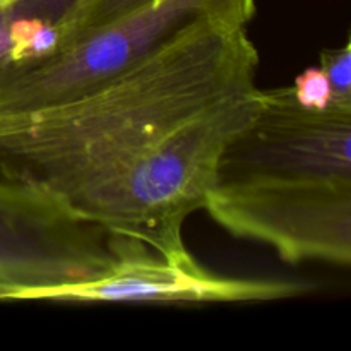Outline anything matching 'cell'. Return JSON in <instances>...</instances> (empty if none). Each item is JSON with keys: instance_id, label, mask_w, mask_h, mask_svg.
<instances>
[{"instance_id": "obj_1", "label": "cell", "mask_w": 351, "mask_h": 351, "mask_svg": "<svg viewBox=\"0 0 351 351\" xmlns=\"http://www.w3.org/2000/svg\"><path fill=\"white\" fill-rule=\"evenodd\" d=\"M247 26L206 17L105 84L0 112V173L163 257L204 208L219 158L263 103Z\"/></svg>"}, {"instance_id": "obj_2", "label": "cell", "mask_w": 351, "mask_h": 351, "mask_svg": "<svg viewBox=\"0 0 351 351\" xmlns=\"http://www.w3.org/2000/svg\"><path fill=\"white\" fill-rule=\"evenodd\" d=\"M237 239L290 264H351V173L295 137H250L219 160L204 208Z\"/></svg>"}, {"instance_id": "obj_3", "label": "cell", "mask_w": 351, "mask_h": 351, "mask_svg": "<svg viewBox=\"0 0 351 351\" xmlns=\"http://www.w3.org/2000/svg\"><path fill=\"white\" fill-rule=\"evenodd\" d=\"M254 14L256 0H147L81 31L58 53L0 79V112L41 108L91 91L199 19L247 26Z\"/></svg>"}, {"instance_id": "obj_4", "label": "cell", "mask_w": 351, "mask_h": 351, "mask_svg": "<svg viewBox=\"0 0 351 351\" xmlns=\"http://www.w3.org/2000/svg\"><path fill=\"white\" fill-rule=\"evenodd\" d=\"M132 247L45 189L0 178V300L105 276Z\"/></svg>"}, {"instance_id": "obj_5", "label": "cell", "mask_w": 351, "mask_h": 351, "mask_svg": "<svg viewBox=\"0 0 351 351\" xmlns=\"http://www.w3.org/2000/svg\"><path fill=\"white\" fill-rule=\"evenodd\" d=\"M308 281L232 278L204 269L187 252L163 257L141 245L105 276L84 283L24 291L17 300L72 304H250L295 298Z\"/></svg>"}, {"instance_id": "obj_6", "label": "cell", "mask_w": 351, "mask_h": 351, "mask_svg": "<svg viewBox=\"0 0 351 351\" xmlns=\"http://www.w3.org/2000/svg\"><path fill=\"white\" fill-rule=\"evenodd\" d=\"M321 71L331 89V105L351 110V43L350 38L338 48L321 51Z\"/></svg>"}, {"instance_id": "obj_7", "label": "cell", "mask_w": 351, "mask_h": 351, "mask_svg": "<svg viewBox=\"0 0 351 351\" xmlns=\"http://www.w3.org/2000/svg\"><path fill=\"white\" fill-rule=\"evenodd\" d=\"M293 95L307 108H328L331 105V89L321 67H311L295 77Z\"/></svg>"}, {"instance_id": "obj_8", "label": "cell", "mask_w": 351, "mask_h": 351, "mask_svg": "<svg viewBox=\"0 0 351 351\" xmlns=\"http://www.w3.org/2000/svg\"><path fill=\"white\" fill-rule=\"evenodd\" d=\"M144 2H147V0H93L88 5V9L84 10V14H82L77 26H75V31L71 36V40L75 34L81 33V31L106 23V21L113 19V17L120 16V14L127 12V10L134 9V7L141 5Z\"/></svg>"}, {"instance_id": "obj_9", "label": "cell", "mask_w": 351, "mask_h": 351, "mask_svg": "<svg viewBox=\"0 0 351 351\" xmlns=\"http://www.w3.org/2000/svg\"><path fill=\"white\" fill-rule=\"evenodd\" d=\"M7 2H10V0H0V7H2V5H5Z\"/></svg>"}]
</instances>
